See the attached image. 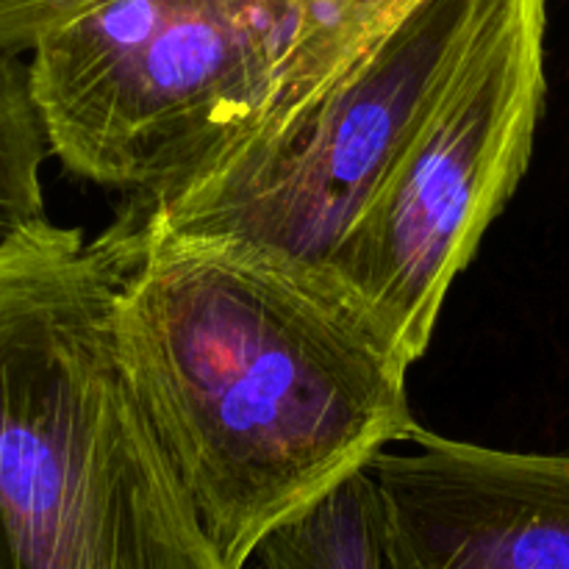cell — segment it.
<instances>
[{"label": "cell", "mask_w": 569, "mask_h": 569, "mask_svg": "<svg viewBox=\"0 0 569 569\" xmlns=\"http://www.w3.org/2000/svg\"><path fill=\"white\" fill-rule=\"evenodd\" d=\"M387 569H569V453L415 426L370 467Z\"/></svg>", "instance_id": "obj_6"}, {"label": "cell", "mask_w": 569, "mask_h": 569, "mask_svg": "<svg viewBox=\"0 0 569 569\" xmlns=\"http://www.w3.org/2000/svg\"><path fill=\"white\" fill-rule=\"evenodd\" d=\"M548 0H487L448 89L326 267L409 365L520 187L548 94Z\"/></svg>", "instance_id": "obj_5"}, {"label": "cell", "mask_w": 569, "mask_h": 569, "mask_svg": "<svg viewBox=\"0 0 569 569\" xmlns=\"http://www.w3.org/2000/svg\"><path fill=\"white\" fill-rule=\"evenodd\" d=\"M350 50H361L398 26L420 0H303Z\"/></svg>", "instance_id": "obj_9"}, {"label": "cell", "mask_w": 569, "mask_h": 569, "mask_svg": "<svg viewBox=\"0 0 569 569\" xmlns=\"http://www.w3.org/2000/svg\"><path fill=\"white\" fill-rule=\"evenodd\" d=\"M53 156L20 56L0 53V259L56 237L48 217L42 164Z\"/></svg>", "instance_id": "obj_8"}, {"label": "cell", "mask_w": 569, "mask_h": 569, "mask_svg": "<svg viewBox=\"0 0 569 569\" xmlns=\"http://www.w3.org/2000/svg\"><path fill=\"white\" fill-rule=\"evenodd\" d=\"M133 211L126 376L228 569L406 437L409 361L328 278Z\"/></svg>", "instance_id": "obj_1"}, {"label": "cell", "mask_w": 569, "mask_h": 569, "mask_svg": "<svg viewBox=\"0 0 569 569\" xmlns=\"http://www.w3.org/2000/svg\"><path fill=\"white\" fill-rule=\"evenodd\" d=\"M253 559L259 569H387L372 472H356L267 533Z\"/></svg>", "instance_id": "obj_7"}, {"label": "cell", "mask_w": 569, "mask_h": 569, "mask_svg": "<svg viewBox=\"0 0 569 569\" xmlns=\"http://www.w3.org/2000/svg\"><path fill=\"white\" fill-rule=\"evenodd\" d=\"M487 0H420L295 109L178 192L133 203L156 231L242 242L326 278L478 31Z\"/></svg>", "instance_id": "obj_4"}, {"label": "cell", "mask_w": 569, "mask_h": 569, "mask_svg": "<svg viewBox=\"0 0 569 569\" xmlns=\"http://www.w3.org/2000/svg\"><path fill=\"white\" fill-rule=\"evenodd\" d=\"M100 0H0V53H31L48 33Z\"/></svg>", "instance_id": "obj_10"}, {"label": "cell", "mask_w": 569, "mask_h": 569, "mask_svg": "<svg viewBox=\"0 0 569 569\" xmlns=\"http://www.w3.org/2000/svg\"><path fill=\"white\" fill-rule=\"evenodd\" d=\"M345 53L303 0H100L31 50L50 150L153 203L320 87Z\"/></svg>", "instance_id": "obj_3"}, {"label": "cell", "mask_w": 569, "mask_h": 569, "mask_svg": "<svg viewBox=\"0 0 569 569\" xmlns=\"http://www.w3.org/2000/svg\"><path fill=\"white\" fill-rule=\"evenodd\" d=\"M133 211L0 259V569H228L126 376Z\"/></svg>", "instance_id": "obj_2"}]
</instances>
